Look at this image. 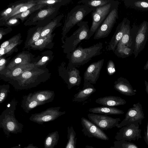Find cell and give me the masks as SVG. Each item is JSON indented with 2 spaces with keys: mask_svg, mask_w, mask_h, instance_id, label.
Here are the masks:
<instances>
[{
  "mask_svg": "<svg viewBox=\"0 0 148 148\" xmlns=\"http://www.w3.org/2000/svg\"><path fill=\"white\" fill-rule=\"evenodd\" d=\"M13 8L14 7L9 8L3 12L1 14V16L2 17L1 19L9 15L12 11Z\"/></svg>",
  "mask_w": 148,
  "mask_h": 148,
  "instance_id": "cell-40",
  "label": "cell"
},
{
  "mask_svg": "<svg viewBox=\"0 0 148 148\" xmlns=\"http://www.w3.org/2000/svg\"><path fill=\"white\" fill-rule=\"evenodd\" d=\"M34 1H29L27 3L21 4L14 7L11 12L6 17L1 19L7 20L14 15L23 12L36 5Z\"/></svg>",
  "mask_w": 148,
  "mask_h": 148,
  "instance_id": "cell-21",
  "label": "cell"
},
{
  "mask_svg": "<svg viewBox=\"0 0 148 148\" xmlns=\"http://www.w3.org/2000/svg\"><path fill=\"white\" fill-rule=\"evenodd\" d=\"M88 117L90 121L102 130H107L117 127L121 121L120 118H114L107 115L89 113Z\"/></svg>",
  "mask_w": 148,
  "mask_h": 148,
  "instance_id": "cell-9",
  "label": "cell"
},
{
  "mask_svg": "<svg viewBox=\"0 0 148 148\" xmlns=\"http://www.w3.org/2000/svg\"><path fill=\"white\" fill-rule=\"evenodd\" d=\"M49 58L47 56H44L38 62V64L42 65L46 62L48 60Z\"/></svg>",
  "mask_w": 148,
  "mask_h": 148,
  "instance_id": "cell-42",
  "label": "cell"
},
{
  "mask_svg": "<svg viewBox=\"0 0 148 148\" xmlns=\"http://www.w3.org/2000/svg\"><path fill=\"white\" fill-rule=\"evenodd\" d=\"M4 54V48L1 47L0 49V54L1 56L2 55Z\"/></svg>",
  "mask_w": 148,
  "mask_h": 148,
  "instance_id": "cell-48",
  "label": "cell"
},
{
  "mask_svg": "<svg viewBox=\"0 0 148 148\" xmlns=\"http://www.w3.org/2000/svg\"><path fill=\"white\" fill-rule=\"evenodd\" d=\"M145 142L148 145V120L147 126V131L145 136Z\"/></svg>",
  "mask_w": 148,
  "mask_h": 148,
  "instance_id": "cell-45",
  "label": "cell"
},
{
  "mask_svg": "<svg viewBox=\"0 0 148 148\" xmlns=\"http://www.w3.org/2000/svg\"><path fill=\"white\" fill-rule=\"evenodd\" d=\"M52 37L51 33L44 37L39 38L30 46L34 48L43 49L51 42Z\"/></svg>",
  "mask_w": 148,
  "mask_h": 148,
  "instance_id": "cell-26",
  "label": "cell"
},
{
  "mask_svg": "<svg viewBox=\"0 0 148 148\" xmlns=\"http://www.w3.org/2000/svg\"><path fill=\"white\" fill-rule=\"evenodd\" d=\"M25 106L28 110H30L35 107L37 106L42 104V103L37 101L29 99L26 102Z\"/></svg>",
  "mask_w": 148,
  "mask_h": 148,
  "instance_id": "cell-37",
  "label": "cell"
},
{
  "mask_svg": "<svg viewBox=\"0 0 148 148\" xmlns=\"http://www.w3.org/2000/svg\"><path fill=\"white\" fill-rule=\"evenodd\" d=\"M95 8H91L83 4L77 5L73 8L68 14L64 27L63 39L71 28L82 21L87 15Z\"/></svg>",
  "mask_w": 148,
  "mask_h": 148,
  "instance_id": "cell-3",
  "label": "cell"
},
{
  "mask_svg": "<svg viewBox=\"0 0 148 148\" xmlns=\"http://www.w3.org/2000/svg\"><path fill=\"white\" fill-rule=\"evenodd\" d=\"M103 47V43L101 42L87 48H83L79 46L68 54V65L77 67L86 64L93 57L100 55Z\"/></svg>",
  "mask_w": 148,
  "mask_h": 148,
  "instance_id": "cell-1",
  "label": "cell"
},
{
  "mask_svg": "<svg viewBox=\"0 0 148 148\" xmlns=\"http://www.w3.org/2000/svg\"><path fill=\"white\" fill-rule=\"evenodd\" d=\"M31 66V65L24 64L20 65L14 69L12 72V75L13 76H17L19 75L23 71H25V69L27 70L28 68H30Z\"/></svg>",
  "mask_w": 148,
  "mask_h": 148,
  "instance_id": "cell-35",
  "label": "cell"
},
{
  "mask_svg": "<svg viewBox=\"0 0 148 148\" xmlns=\"http://www.w3.org/2000/svg\"><path fill=\"white\" fill-rule=\"evenodd\" d=\"M53 94L49 91H42L34 94L31 99L37 101L42 103L48 101L51 99Z\"/></svg>",
  "mask_w": 148,
  "mask_h": 148,
  "instance_id": "cell-27",
  "label": "cell"
},
{
  "mask_svg": "<svg viewBox=\"0 0 148 148\" xmlns=\"http://www.w3.org/2000/svg\"><path fill=\"white\" fill-rule=\"evenodd\" d=\"M106 71L109 76L113 75L116 72L114 63L112 60H109L107 63Z\"/></svg>",
  "mask_w": 148,
  "mask_h": 148,
  "instance_id": "cell-36",
  "label": "cell"
},
{
  "mask_svg": "<svg viewBox=\"0 0 148 148\" xmlns=\"http://www.w3.org/2000/svg\"><path fill=\"white\" fill-rule=\"evenodd\" d=\"M10 148H22L21 147V145H19L15 146L13 147ZM23 148H38V147L36 146L33 145V143H31L29 144L27 146Z\"/></svg>",
  "mask_w": 148,
  "mask_h": 148,
  "instance_id": "cell-41",
  "label": "cell"
},
{
  "mask_svg": "<svg viewBox=\"0 0 148 148\" xmlns=\"http://www.w3.org/2000/svg\"><path fill=\"white\" fill-rule=\"evenodd\" d=\"M139 125V124H130L122 127L116 133L114 138L118 141H138L141 138Z\"/></svg>",
  "mask_w": 148,
  "mask_h": 148,
  "instance_id": "cell-8",
  "label": "cell"
},
{
  "mask_svg": "<svg viewBox=\"0 0 148 148\" xmlns=\"http://www.w3.org/2000/svg\"><path fill=\"white\" fill-rule=\"evenodd\" d=\"M147 1H148V0H147Z\"/></svg>",
  "mask_w": 148,
  "mask_h": 148,
  "instance_id": "cell-53",
  "label": "cell"
},
{
  "mask_svg": "<svg viewBox=\"0 0 148 148\" xmlns=\"http://www.w3.org/2000/svg\"><path fill=\"white\" fill-rule=\"evenodd\" d=\"M119 3L118 1L112 0L105 5L96 8L92 12V23L88 36L86 40H88L95 34L115 6Z\"/></svg>",
  "mask_w": 148,
  "mask_h": 148,
  "instance_id": "cell-2",
  "label": "cell"
},
{
  "mask_svg": "<svg viewBox=\"0 0 148 148\" xmlns=\"http://www.w3.org/2000/svg\"><path fill=\"white\" fill-rule=\"evenodd\" d=\"M145 90L148 95V82L146 80H145Z\"/></svg>",
  "mask_w": 148,
  "mask_h": 148,
  "instance_id": "cell-47",
  "label": "cell"
},
{
  "mask_svg": "<svg viewBox=\"0 0 148 148\" xmlns=\"http://www.w3.org/2000/svg\"><path fill=\"white\" fill-rule=\"evenodd\" d=\"M134 34L135 33L131 29L130 21L127 19L125 32L114 52L119 51L126 47H132L134 49Z\"/></svg>",
  "mask_w": 148,
  "mask_h": 148,
  "instance_id": "cell-15",
  "label": "cell"
},
{
  "mask_svg": "<svg viewBox=\"0 0 148 148\" xmlns=\"http://www.w3.org/2000/svg\"><path fill=\"white\" fill-rule=\"evenodd\" d=\"M144 118L142 105L139 102L133 104V107L128 110L124 119L118 124L117 127L121 128L130 124H139L140 125Z\"/></svg>",
  "mask_w": 148,
  "mask_h": 148,
  "instance_id": "cell-7",
  "label": "cell"
},
{
  "mask_svg": "<svg viewBox=\"0 0 148 148\" xmlns=\"http://www.w3.org/2000/svg\"><path fill=\"white\" fill-rule=\"evenodd\" d=\"M82 131L84 135L89 138H95L104 140L109 138L103 130L91 121L84 117L81 118Z\"/></svg>",
  "mask_w": 148,
  "mask_h": 148,
  "instance_id": "cell-10",
  "label": "cell"
},
{
  "mask_svg": "<svg viewBox=\"0 0 148 148\" xmlns=\"http://www.w3.org/2000/svg\"><path fill=\"white\" fill-rule=\"evenodd\" d=\"M88 111L93 113L104 115L122 114L124 112L114 107L103 106L91 108Z\"/></svg>",
  "mask_w": 148,
  "mask_h": 148,
  "instance_id": "cell-20",
  "label": "cell"
},
{
  "mask_svg": "<svg viewBox=\"0 0 148 148\" xmlns=\"http://www.w3.org/2000/svg\"><path fill=\"white\" fill-rule=\"evenodd\" d=\"M143 69L145 70L148 69V60L144 66Z\"/></svg>",
  "mask_w": 148,
  "mask_h": 148,
  "instance_id": "cell-49",
  "label": "cell"
},
{
  "mask_svg": "<svg viewBox=\"0 0 148 148\" xmlns=\"http://www.w3.org/2000/svg\"><path fill=\"white\" fill-rule=\"evenodd\" d=\"M68 140L65 148H76L77 137L76 133L72 126H68L67 128Z\"/></svg>",
  "mask_w": 148,
  "mask_h": 148,
  "instance_id": "cell-24",
  "label": "cell"
},
{
  "mask_svg": "<svg viewBox=\"0 0 148 148\" xmlns=\"http://www.w3.org/2000/svg\"><path fill=\"white\" fill-rule=\"evenodd\" d=\"M57 23V20H55L51 21L43 28L40 38L44 37L51 33L53 29L56 26Z\"/></svg>",
  "mask_w": 148,
  "mask_h": 148,
  "instance_id": "cell-30",
  "label": "cell"
},
{
  "mask_svg": "<svg viewBox=\"0 0 148 148\" xmlns=\"http://www.w3.org/2000/svg\"><path fill=\"white\" fill-rule=\"evenodd\" d=\"M96 103L104 106L112 107L123 105L126 103L124 99L120 97L114 96H106L96 99Z\"/></svg>",
  "mask_w": 148,
  "mask_h": 148,
  "instance_id": "cell-19",
  "label": "cell"
},
{
  "mask_svg": "<svg viewBox=\"0 0 148 148\" xmlns=\"http://www.w3.org/2000/svg\"><path fill=\"white\" fill-rule=\"evenodd\" d=\"M110 148H115V147H114V146H111Z\"/></svg>",
  "mask_w": 148,
  "mask_h": 148,
  "instance_id": "cell-52",
  "label": "cell"
},
{
  "mask_svg": "<svg viewBox=\"0 0 148 148\" xmlns=\"http://www.w3.org/2000/svg\"><path fill=\"white\" fill-rule=\"evenodd\" d=\"M124 3L127 7L141 10H148V1L147 0H125Z\"/></svg>",
  "mask_w": 148,
  "mask_h": 148,
  "instance_id": "cell-22",
  "label": "cell"
},
{
  "mask_svg": "<svg viewBox=\"0 0 148 148\" xmlns=\"http://www.w3.org/2000/svg\"><path fill=\"white\" fill-rule=\"evenodd\" d=\"M17 22V20L16 18H12L10 19L7 23L8 25H13L16 23Z\"/></svg>",
  "mask_w": 148,
  "mask_h": 148,
  "instance_id": "cell-43",
  "label": "cell"
},
{
  "mask_svg": "<svg viewBox=\"0 0 148 148\" xmlns=\"http://www.w3.org/2000/svg\"><path fill=\"white\" fill-rule=\"evenodd\" d=\"M56 9L53 8H50L48 9L43 10L39 12L36 16L37 18L43 19L48 16L55 11Z\"/></svg>",
  "mask_w": 148,
  "mask_h": 148,
  "instance_id": "cell-33",
  "label": "cell"
},
{
  "mask_svg": "<svg viewBox=\"0 0 148 148\" xmlns=\"http://www.w3.org/2000/svg\"><path fill=\"white\" fill-rule=\"evenodd\" d=\"M59 138L57 131L49 133L45 139L44 148H54L58 144Z\"/></svg>",
  "mask_w": 148,
  "mask_h": 148,
  "instance_id": "cell-23",
  "label": "cell"
},
{
  "mask_svg": "<svg viewBox=\"0 0 148 148\" xmlns=\"http://www.w3.org/2000/svg\"><path fill=\"white\" fill-rule=\"evenodd\" d=\"M85 148H96L93 147L91 146L88 145H86L85 147Z\"/></svg>",
  "mask_w": 148,
  "mask_h": 148,
  "instance_id": "cell-50",
  "label": "cell"
},
{
  "mask_svg": "<svg viewBox=\"0 0 148 148\" xmlns=\"http://www.w3.org/2000/svg\"><path fill=\"white\" fill-rule=\"evenodd\" d=\"M62 1V0H40L37 3L38 4L45 5H51L53 4L58 2H61Z\"/></svg>",
  "mask_w": 148,
  "mask_h": 148,
  "instance_id": "cell-38",
  "label": "cell"
},
{
  "mask_svg": "<svg viewBox=\"0 0 148 148\" xmlns=\"http://www.w3.org/2000/svg\"><path fill=\"white\" fill-rule=\"evenodd\" d=\"M119 3L117 4L109 13L104 21L95 33L93 38L95 40L107 37L111 32L118 19V8Z\"/></svg>",
  "mask_w": 148,
  "mask_h": 148,
  "instance_id": "cell-5",
  "label": "cell"
},
{
  "mask_svg": "<svg viewBox=\"0 0 148 148\" xmlns=\"http://www.w3.org/2000/svg\"><path fill=\"white\" fill-rule=\"evenodd\" d=\"M88 23L87 21H82L79 23L77 24L79 28L70 37L67 38L64 46L66 53L69 54L72 52L81 41L87 38L90 30Z\"/></svg>",
  "mask_w": 148,
  "mask_h": 148,
  "instance_id": "cell-4",
  "label": "cell"
},
{
  "mask_svg": "<svg viewBox=\"0 0 148 148\" xmlns=\"http://www.w3.org/2000/svg\"><path fill=\"white\" fill-rule=\"evenodd\" d=\"M42 27L38 28L34 33L33 35L27 44L31 45L38 40L40 38Z\"/></svg>",
  "mask_w": 148,
  "mask_h": 148,
  "instance_id": "cell-34",
  "label": "cell"
},
{
  "mask_svg": "<svg viewBox=\"0 0 148 148\" xmlns=\"http://www.w3.org/2000/svg\"><path fill=\"white\" fill-rule=\"evenodd\" d=\"M46 5L44 4L36 5L27 9L26 10L12 17V18H19L21 20H23L25 18L32 12L40 9Z\"/></svg>",
  "mask_w": 148,
  "mask_h": 148,
  "instance_id": "cell-28",
  "label": "cell"
},
{
  "mask_svg": "<svg viewBox=\"0 0 148 148\" xmlns=\"http://www.w3.org/2000/svg\"><path fill=\"white\" fill-rule=\"evenodd\" d=\"M28 58L26 54L22 53L19 55L10 64L9 66L13 67L19 64L20 65L25 64L27 62Z\"/></svg>",
  "mask_w": 148,
  "mask_h": 148,
  "instance_id": "cell-29",
  "label": "cell"
},
{
  "mask_svg": "<svg viewBox=\"0 0 148 148\" xmlns=\"http://www.w3.org/2000/svg\"><path fill=\"white\" fill-rule=\"evenodd\" d=\"M60 72L61 76L67 84L68 89L80 85L82 77L79 71L76 67L68 65L66 68L63 66Z\"/></svg>",
  "mask_w": 148,
  "mask_h": 148,
  "instance_id": "cell-11",
  "label": "cell"
},
{
  "mask_svg": "<svg viewBox=\"0 0 148 148\" xmlns=\"http://www.w3.org/2000/svg\"><path fill=\"white\" fill-rule=\"evenodd\" d=\"M127 19L124 18L122 21L117 26L115 32L108 46L109 51H114L117 46L122 38L125 32Z\"/></svg>",
  "mask_w": 148,
  "mask_h": 148,
  "instance_id": "cell-16",
  "label": "cell"
},
{
  "mask_svg": "<svg viewBox=\"0 0 148 148\" xmlns=\"http://www.w3.org/2000/svg\"><path fill=\"white\" fill-rule=\"evenodd\" d=\"M10 40H9L8 41H5L3 42L1 44V47L5 48L7 47L9 45V44L10 43Z\"/></svg>",
  "mask_w": 148,
  "mask_h": 148,
  "instance_id": "cell-44",
  "label": "cell"
},
{
  "mask_svg": "<svg viewBox=\"0 0 148 148\" xmlns=\"http://www.w3.org/2000/svg\"><path fill=\"white\" fill-rule=\"evenodd\" d=\"M114 88L121 94L132 96L136 94V91L134 89L129 82L122 77H119L114 83Z\"/></svg>",
  "mask_w": 148,
  "mask_h": 148,
  "instance_id": "cell-17",
  "label": "cell"
},
{
  "mask_svg": "<svg viewBox=\"0 0 148 148\" xmlns=\"http://www.w3.org/2000/svg\"><path fill=\"white\" fill-rule=\"evenodd\" d=\"M112 0H81L78 1L79 4L82 3L91 8H95L103 6L109 3Z\"/></svg>",
  "mask_w": 148,
  "mask_h": 148,
  "instance_id": "cell-25",
  "label": "cell"
},
{
  "mask_svg": "<svg viewBox=\"0 0 148 148\" xmlns=\"http://www.w3.org/2000/svg\"><path fill=\"white\" fill-rule=\"evenodd\" d=\"M60 108V107H58L54 110H49L40 113L33 114L30 118V120L40 125L46 122L53 121L65 114V111H59Z\"/></svg>",
  "mask_w": 148,
  "mask_h": 148,
  "instance_id": "cell-14",
  "label": "cell"
},
{
  "mask_svg": "<svg viewBox=\"0 0 148 148\" xmlns=\"http://www.w3.org/2000/svg\"><path fill=\"white\" fill-rule=\"evenodd\" d=\"M114 144L115 148H138L134 143L123 140L115 141Z\"/></svg>",
  "mask_w": 148,
  "mask_h": 148,
  "instance_id": "cell-31",
  "label": "cell"
},
{
  "mask_svg": "<svg viewBox=\"0 0 148 148\" xmlns=\"http://www.w3.org/2000/svg\"><path fill=\"white\" fill-rule=\"evenodd\" d=\"M1 33H2L1 32V31H0V39H1V38L2 37L3 34H2Z\"/></svg>",
  "mask_w": 148,
  "mask_h": 148,
  "instance_id": "cell-51",
  "label": "cell"
},
{
  "mask_svg": "<svg viewBox=\"0 0 148 148\" xmlns=\"http://www.w3.org/2000/svg\"><path fill=\"white\" fill-rule=\"evenodd\" d=\"M104 59L92 63L87 68L84 75V83L89 82L95 84L99 78Z\"/></svg>",
  "mask_w": 148,
  "mask_h": 148,
  "instance_id": "cell-13",
  "label": "cell"
},
{
  "mask_svg": "<svg viewBox=\"0 0 148 148\" xmlns=\"http://www.w3.org/2000/svg\"><path fill=\"white\" fill-rule=\"evenodd\" d=\"M83 85L82 89L74 95L73 101L81 102L84 101L96 91V89L89 82L84 83Z\"/></svg>",
  "mask_w": 148,
  "mask_h": 148,
  "instance_id": "cell-18",
  "label": "cell"
},
{
  "mask_svg": "<svg viewBox=\"0 0 148 148\" xmlns=\"http://www.w3.org/2000/svg\"><path fill=\"white\" fill-rule=\"evenodd\" d=\"M5 59L2 58L1 59L0 61V68L5 63Z\"/></svg>",
  "mask_w": 148,
  "mask_h": 148,
  "instance_id": "cell-46",
  "label": "cell"
},
{
  "mask_svg": "<svg viewBox=\"0 0 148 148\" xmlns=\"http://www.w3.org/2000/svg\"><path fill=\"white\" fill-rule=\"evenodd\" d=\"M23 127V124L18 121L13 114H5L1 117L0 127L8 137L10 133L17 134L21 133Z\"/></svg>",
  "mask_w": 148,
  "mask_h": 148,
  "instance_id": "cell-6",
  "label": "cell"
},
{
  "mask_svg": "<svg viewBox=\"0 0 148 148\" xmlns=\"http://www.w3.org/2000/svg\"><path fill=\"white\" fill-rule=\"evenodd\" d=\"M148 36V22L143 21L139 27L136 33L133 53L136 58L143 49L146 45Z\"/></svg>",
  "mask_w": 148,
  "mask_h": 148,
  "instance_id": "cell-12",
  "label": "cell"
},
{
  "mask_svg": "<svg viewBox=\"0 0 148 148\" xmlns=\"http://www.w3.org/2000/svg\"><path fill=\"white\" fill-rule=\"evenodd\" d=\"M7 94V90H5L1 89L0 94V101L1 103L5 99Z\"/></svg>",
  "mask_w": 148,
  "mask_h": 148,
  "instance_id": "cell-39",
  "label": "cell"
},
{
  "mask_svg": "<svg viewBox=\"0 0 148 148\" xmlns=\"http://www.w3.org/2000/svg\"><path fill=\"white\" fill-rule=\"evenodd\" d=\"M134 49L132 47H126L119 51L114 52V53L117 56L125 58L130 56L133 53Z\"/></svg>",
  "mask_w": 148,
  "mask_h": 148,
  "instance_id": "cell-32",
  "label": "cell"
}]
</instances>
